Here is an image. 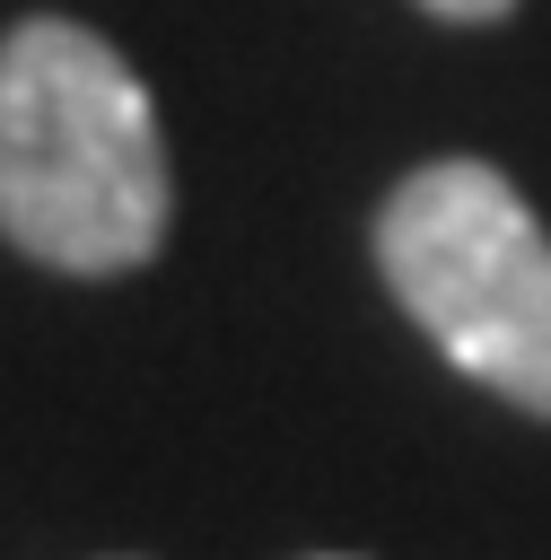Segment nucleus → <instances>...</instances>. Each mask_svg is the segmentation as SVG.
<instances>
[{"label": "nucleus", "mask_w": 551, "mask_h": 560, "mask_svg": "<svg viewBox=\"0 0 551 560\" xmlns=\"http://www.w3.org/2000/svg\"><path fill=\"white\" fill-rule=\"evenodd\" d=\"M420 9H437V18H464V26H481V18H507L516 0H420Z\"/></svg>", "instance_id": "3"}, {"label": "nucleus", "mask_w": 551, "mask_h": 560, "mask_svg": "<svg viewBox=\"0 0 551 560\" xmlns=\"http://www.w3.org/2000/svg\"><path fill=\"white\" fill-rule=\"evenodd\" d=\"M324 560H350V551H324Z\"/></svg>", "instance_id": "4"}, {"label": "nucleus", "mask_w": 551, "mask_h": 560, "mask_svg": "<svg viewBox=\"0 0 551 560\" xmlns=\"http://www.w3.org/2000/svg\"><path fill=\"white\" fill-rule=\"evenodd\" d=\"M175 175L140 70L70 26L26 18L0 35V236L52 271H140L166 236Z\"/></svg>", "instance_id": "1"}, {"label": "nucleus", "mask_w": 551, "mask_h": 560, "mask_svg": "<svg viewBox=\"0 0 551 560\" xmlns=\"http://www.w3.org/2000/svg\"><path fill=\"white\" fill-rule=\"evenodd\" d=\"M376 271L464 376L551 420V236L499 166L402 175L376 210Z\"/></svg>", "instance_id": "2"}]
</instances>
